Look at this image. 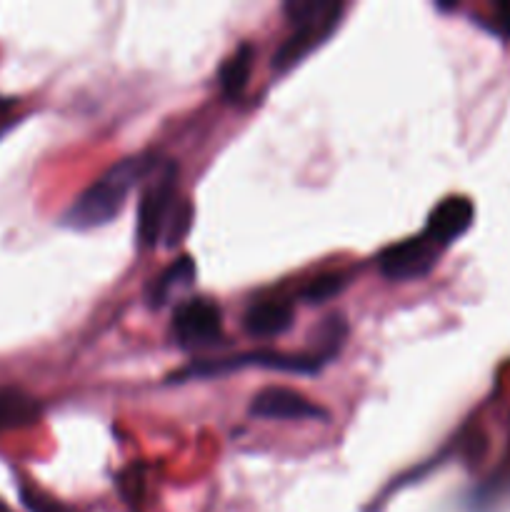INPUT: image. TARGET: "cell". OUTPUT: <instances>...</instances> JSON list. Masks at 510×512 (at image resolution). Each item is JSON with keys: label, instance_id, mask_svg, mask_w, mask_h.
I'll return each instance as SVG.
<instances>
[{"label": "cell", "instance_id": "obj_4", "mask_svg": "<svg viewBox=\"0 0 510 512\" xmlns=\"http://www.w3.org/2000/svg\"><path fill=\"white\" fill-rule=\"evenodd\" d=\"M175 180H178V168L173 163L155 168L145 180V190L138 205V243L143 248H155V243L163 238L170 215L178 208Z\"/></svg>", "mask_w": 510, "mask_h": 512}, {"label": "cell", "instance_id": "obj_5", "mask_svg": "<svg viewBox=\"0 0 510 512\" xmlns=\"http://www.w3.org/2000/svg\"><path fill=\"white\" fill-rule=\"evenodd\" d=\"M440 253H443V248L430 235L420 233L415 238L385 248L378 258L380 273L388 280H398V283L423 278L438 263Z\"/></svg>", "mask_w": 510, "mask_h": 512}, {"label": "cell", "instance_id": "obj_12", "mask_svg": "<svg viewBox=\"0 0 510 512\" xmlns=\"http://www.w3.org/2000/svg\"><path fill=\"white\" fill-rule=\"evenodd\" d=\"M250 65H253V48L248 43L240 45L233 55L220 68V85L228 98H238L243 88L248 85Z\"/></svg>", "mask_w": 510, "mask_h": 512}, {"label": "cell", "instance_id": "obj_10", "mask_svg": "<svg viewBox=\"0 0 510 512\" xmlns=\"http://www.w3.org/2000/svg\"><path fill=\"white\" fill-rule=\"evenodd\" d=\"M243 323L253 338H275L293 325V308L288 303H275V300L255 303L245 313Z\"/></svg>", "mask_w": 510, "mask_h": 512}, {"label": "cell", "instance_id": "obj_7", "mask_svg": "<svg viewBox=\"0 0 510 512\" xmlns=\"http://www.w3.org/2000/svg\"><path fill=\"white\" fill-rule=\"evenodd\" d=\"M250 415L273 420H328V413L290 388H265L250 403Z\"/></svg>", "mask_w": 510, "mask_h": 512}, {"label": "cell", "instance_id": "obj_15", "mask_svg": "<svg viewBox=\"0 0 510 512\" xmlns=\"http://www.w3.org/2000/svg\"><path fill=\"white\" fill-rule=\"evenodd\" d=\"M343 285L345 280L340 278V275H323V278L313 280V283L303 290V298L308 300V303H325L328 298L338 295L340 290H343Z\"/></svg>", "mask_w": 510, "mask_h": 512}, {"label": "cell", "instance_id": "obj_14", "mask_svg": "<svg viewBox=\"0 0 510 512\" xmlns=\"http://www.w3.org/2000/svg\"><path fill=\"white\" fill-rule=\"evenodd\" d=\"M190 220H193V208H190L188 203H178V208H175V213L170 215L163 233V240L168 248H175V245L183 243V238L190 230Z\"/></svg>", "mask_w": 510, "mask_h": 512}, {"label": "cell", "instance_id": "obj_1", "mask_svg": "<svg viewBox=\"0 0 510 512\" xmlns=\"http://www.w3.org/2000/svg\"><path fill=\"white\" fill-rule=\"evenodd\" d=\"M155 168L158 165L150 155H133V158L120 160L108 173L100 175L85 193L78 195V200L63 213V225L73 230H93L108 225L123 213L125 200L133 193L135 185L148 180Z\"/></svg>", "mask_w": 510, "mask_h": 512}, {"label": "cell", "instance_id": "obj_11", "mask_svg": "<svg viewBox=\"0 0 510 512\" xmlns=\"http://www.w3.org/2000/svg\"><path fill=\"white\" fill-rule=\"evenodd\" d=\"M40 418V405L33 395L18 388H0V433L28 428Z\"/></svg>", "mask_w": 510, "mask_h": 512}, {"label": "cell", "instance_id": "obj_9", "mask_svg": "<svg viewBox=\"0 0 510 512\" xmlns=\"http://www.w3.org/2000/svg\"><path fill=\"white\" fill-rule=\"evenodd\" d=\"M195 275H198V268H195L193 258L190 255H180L173 265L163 270L158 278H153L148 290L150 305L160 308V305L168 303L170 298H175L178 293L188 290L190 285L195 283Z\"/></svg>", "mask_w": 510, "mask_h": 512}, {"label": "cell", "instance_id": "obj_2", "mask_svg": "<svg viewBox=\"0 0 510 512\" xmlns=\"http://www.w3.org/2000/svg\"><path fill=\"white\" fill-rule=\"evenodd\" d=\"M283 10L295 25V33L273 55V68L278 73L293 70L333 35L343 15V5L330 0H288Z\"/></svg>", "mask_w": 510, "mask_h": 512}, {"label": "cell", "instance_id": "obj_13", "mask_svg": "<svg viewBox=\"0 0 510 512\" xmlns=\"http://www.w3.org/2000/svg\"><path fill=\"white\" fill-rule=\"evenodd\" d=\"M315 338H318V345H315L313 353L320 355V358L328 363L330 358H333L335 353H338V348L343 345V338H345V323L343 318H328L323 325H320V330L315 333Z\"/></svg>", "mask_w": 510, "mask_h": 512}, {"label": "cell", "instance_id": "obj_8", "mask_svg": "<svg viewBox=\"0 0 510 512\" xmlns=\"http://www.w3.org/2000/svg\"><path fill=\"white\" fill-rule=\"evenodd\" d=\"M473 215L475 208L468 198H445L438 208H433L423 233L430 235L440 248H448L473 225Z\"/></svg>", "mask_w": 510, "mask_h": 512}, {"label": "cell", "instance_id": "obj_6", "mask_svg": "<svg viewBox=\"0 0 510 512\" xmlns=\"http://www.w3.org/2000/svg\"><path fill=\"white\" fill-rule=\"evenodd\" d=\"M173 333L183 348L198 350L218 343L223 335V315L210 300H185L173 315Z\"/></svg>", "mask_w": 510, "mask_h": 512}, {"label": "cell", "instance_id": "obj_3", "mask_svg": "<svg viewBox=\"0 0 510 512\" xmlns=\"http://www.w3.org/2000/svg\"><path fill=\"white\" fill-rule=\"evenodd\" d=\"M323 365H325V360L315 353L290 355V353H278V350H250V353L233 355V358L203 360V363H198V365H190V368L170 375V383H175V380H178V383H183V380L213 378V375H225V373H233V370H243V368H263V370H280V373L313 375V373H318Z\"/></svg>", "mask_w": 510, "mask_h": 512}, {"label": "cell", "instance_id": "obj_16", "mask_svg": "<svg viewBox=\"0 0 510 512\" xmlns=\"http://www.w3.org/2000/svg\"><path fill=\"white\" fill-rule=\"evenodd\" d=\"M15 105H18V100L3 98V95H0V138H3L10 130V125L15 123Z\"/></svg>", "mask_w": 510, "mask_h": 512}, {"label": "cell", "instance_id": "obj_17", "mask_svg": "<svg viewBox=\"0 0 510 512\" xmlns=\"http://www.w3.org/2000/svg\"><path fill=\"white\" fill-rule=\"evenodd\" d=\"M0 512H13V510H10V508H8V505H5V503H3V500H0Z\"/></svg>", "mask_w": 510, "mask_h": 512}]
</instances>
